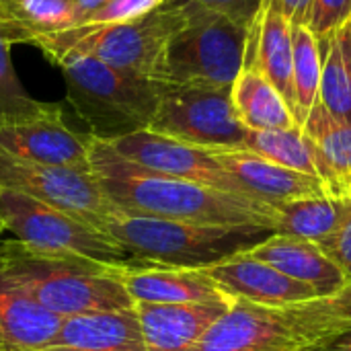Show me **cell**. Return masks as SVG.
<instances>
[{"label":"cell","mask_w":351,"mask_h":351,"mask_svg":"<svg viewBox=\"0 0 351 351\" xmlns=\"http://www.w3.org/2000/svg\"><path fill=\"white\" fill-rule=\"evenodd\" d=\"M109 0H72V6H74V23L72 27H76L84 16H88L90 12H95L97 8H101L103 4H107ZM70 27V29H72ZM68 31V29H66Z\"/></svg>","instance_id":"d590c367"},{"label":"cell","mask_w":351,"mask_h":351,"mask_svg":"<svg viewBox=\"0 0 351 351\" xmlns=\"http://www.w3.org/2000/svg\"><path fill=\"white\" fill-rule=\"evenodd\" d=\"M265 0H165L167 6H181V4H197L202 8L214 10L232 19L234 23L251 29L255 16L259 14Z\"/></svg>","instance_id":"d6a6232c"},{"label":"cell","mask_w":351,"mask_h":351,"mask_svg":"<svg viewBox=\"0 0 351 351\" xmlns=\"http://www.w3.org/2000/svg\"><path fill=\"white\" fill-rule=\"evenodd\" d=\"M222 169L255 199L271 206L329 193L323 179L274 165L249 150H212Z\"/></svg>","instance_id":"5bb4252c"},{"label":"cell","mask_w":351,"mask_h":351,"mask_svg":"<svg viewBox=\"0 0 351 351\" xmlns=\"http://www.w3.org/2000/svg\"><path fill=\"white\" fill-rule=\"evenodd\" d=\"M51 346L78 351H146L136 304L62 319Z\"/></svg>","instance_id":"ffe728a7"},{"label":"cell","mask_w":351,"mask_h":351,"mask_svg":"<svg viewBox=\"0 0 351 351\" xmlns=\"http://www.w3.org/2000/svg\"><path fill=\"white\" fill-rule=\"evenodd\" d=\"M138 261L179 267L206 269L237 253H245L263 241L271 230L257 226H222L150 216H117L107 226Z\"/></svg>","instance_id":"277c9868"},{"label":"cell","mask_w":351,"mask_h":351,"mask_svg":"<svg viewBox=\"0 0 351 351\" xmlns=\"http://www.w3.org/2000/svg\"><path fill=\"white\" fill-rule=\"evenodd\" d=\"M31 351H78V350H70V348H56V346H47V348H41V350H31Z\"/></svg>","instance_id":"74e56055"},{"label":"cell","mask_w":351,"mask_h":351,"mask_svg":"<svg viewBox=\"0 0 351 351\" xmlns=\"http://www.w3.org/2000/svg\"><path fill=\"white\" fill-rule=\"evenodd\" d=\"M278 224L276 232L286 237H296L313 243H323L337 224L339 199L337 195L325 193L315 197L292 199L276 204Z\"/></svg>","instance_id":"cb8c5ba5"},{"label":"cell","mask_w":351,"mask_h":351,"mask_svg":"<svg viewBox=\"0 0 351 351\" xmlns=\"http://www.w3.org/2000/svg\"><path fill=\"white\" fill-rule=\"evenodd\" d=\"M66 82V99L101 142L148 130L165 82L117 70L84 53H66L56 62Z\"/></svg>","instance_id":"3957f363"},{"label":"cell","mask_w":351,"mask_h":351,"mask_svg":"<svg viewBox=\"0 0 351 351\" xmlns=\"http://www.w3.org/2000/svg\"><path fill=\"white\" fill-rule=\"evenodd\" d=\"M292 311L313 331L319 343L351 329V282L329 298H317L313 302L292 306Z\"/></svg>","instance_id":"f1b7e54d"},{"label":"cell","mask_w":351,"mask_h":351,"mask_svg":"<svg viewBox=\"0 0 351 351\" xmlns=\"http://www.w3.org/2000/svg\"><path fill=\"white\" fill-rule=\"evenodd\" d=\"M56 105L37 101L25 90L10 60V43L0 35V125L39 117Z\"/></svg>","instance_id":"83f0119b"},{"label":"cell","mask_w":351,"mask_h":351,"mask_svg":"<svg viewBox=\"0 0 351 351\" xmlns=\"http://www.w3.org/2000/svg\"><path fill=\"white\" fill-rule=\"evenodd\" d=\"M0 218L4 232L33 251L82 257L128 271L148 265L103 228L16 191L0 189Z\"/></svg>","instance_id":"52a82bcc"},{"label":"cell","mask_w":351,"mask_h":351,"mask_svg":"<svg viewBox=\"0 0 351 351\" xmlns=\"http://www.w3.org/2000/svg\"><path fill=\"white\" fill-rule=\"evenodd\" d=\"M292 62V23L284 16L276 0H265L249 29L245 68L257 70L267 82H271L294 113Z\"/></svg>","instance_id":"2e32d148"},{"label":"cell","mask_w":351,"mask_h":351,"mask_svg":"<svg viewBox=\"0 0 351 351\" xmlns=\"http://www.w3.org/2000/svg\"><path fill=\"white\" fill-rule=\"evenodd\" d=\"M72 0H0V35L10 43H35L39 37L70 29Z\"/></svg>","instance_id":"603a6c76"},{"label":"cell","mask_w":351,"mask_h":351,"mask_svg":"<svg viewBox=\"0 0 351 351\" xmlns=\"http://www.w3.org/2000/svg\"><path fill=\"white\" fill-rule=\"evenodd\" d=\"M123 284L134 304H210L232 302L204 269L144 265L125 271Z\"/></svg>","instance_id":"ac0fdd59"},{"label":"cell","mask_w":351,"mask_h":351,"mask_svg":"<svg viewBox=\"0 0 351 351\" xmlns=\"http://www.w3.org/2000/svg\"><path fill=\"white\" fill-rule=\"evenodd\" d=\"M224 294L267 308H292L317 300V292L276 267L245 253H237L204 269Z\"/></svg>","instance_id":"4fadbf2b"},{"label":"cell","mask_w":351,"mask_h":351,"mask_svg":"<svg viewBox=\"0 0 351 351\" xmlns=\"http://www.w3.org/2000/svg\"><path fill=\"white\" fill-rule=\"evenodd\" d=\"M339 214L333 232L319 243L323 253L343 271L346 280L351 282V193L337 195Z\"/></svg>","instance_id":"4dcf8cb0"},{"label":"cell","mask_w":351,"mask_h":351,"mask_svg":"<svg viewBox=\"0 0 351 351\" xmlns=\"http://www.w3.org/2000/svg\"><path fill=\"white\" fill-rule=\"evenodd\" d=\"M292 47H294V119L298 125L304 123L308 111L319 99L323 49L319 39L308 31L306 25H292Z\"/></svg>","instance_id":"484cf974"},{"label":"cell","mask_w":351,"mask_h":351,"mask_svg":"<svg viewBox=\"0 0 351 351\" xmlns=\"http://www.w3.org/2000/svg\"><path fill=\"white\" fill-rule=\"evenodd\" d=\"M0 271L60 319L134 306L123 284L128 269L33 251L14 239H0Z\"/></svg>","instance_id":"7a4b0ae2"},{"label":"cell","mask_w":351,"mask_h":351,"mask_svg":"<svg viewBox=\"0 0 351 351\" xmlns=\"http://www.w3.org/2000/svg\"><path fill=\"white\" fill-rule=\"evenodd\" d=\"M319 343L292 308L234 298L191 351H311Z\"/></svg>","instance_id":"30bf717a"},{"label":"cell","mask_w":351,"mask_h":351,"mask_svg":"<svg viewBox=\"0 0 351 351\" xmlns=\"http://www.w3.org/2000/svg\"><path fill=\"white\" fill-rule=\"evenodd\" d=\"M230 99L237 117L251 132L288 130L298 125L280 90L253 68L241 70L230 86Z\"/></svg>","instance_id":"7402d4cb"},{"label":"cell","mask_w":351,"mask_h":351,"mask_svg":"<svg viewBox=\"0 0 351 351\" xmlns=\"http://www.w3.org/2000/svg\"><path fill=\"white\" fill-rule=\"evenodd\" d=\"M343 31V37H346V49H348V58H350L351 64V21L341 29Z\"/></svg>","instance_id":"8d00e7d4"},{"label":"cell","mask_w":351,"mask_h":351,"mask_svg":"<svg viewBox=\"0 0 351 351\" xmlns=\"http://www.w3.org/2000/svg\"><path fill=\"white\" fill-rule=\"evenodd\" d=\"M351 21V0H311L306 27L319 39H327Z\"/></svg>","instance_id":"1f68e13d"},{"label":"cell","mask_w":351,"mask_h":351,"mask_svg":"<svg viewBox=\"0 0 351 351\" xmlns=\"http://www.w3.org/2000/svg\"><path fill=\"white\" fill-rule=\"evenodd\" d=\"M276 2H278V6L282 8L284 16H286L292 25H306L311 0H276Z\"/></svg>","instance_id":"836d02e7"},{"label":"cell","mask_w":351,"mask_h":351,"mask_svg":"<svg viewBox=\"0 0 351 351\" xmlns=\"http://www.w3.org/2000/svg\"><path fill=\"white\" fill-rule=\"evenodd\" d=\"M319 43L323 49L319 101L329 113L351 121V64L343 31L339 29L335 35Z\"/></svg>","instance_id":"4316f807"},{"label":"cell","mask_w":351,"mask_h":351,"mask_svg":"<svg viewBox=\"0 0 351 351\" xmlns=\"http://www.w3.org/2000/svg\"><path fill=\"white\" fill-rule=\"evenodd\" d=\"M162 4L165 0H109L95 12L84 16L76 27H111V25L132 23L154 12Z\"/></svg>","instance_id":"f546056e"},{"label":"cell","mask_w":351,"mask_h":351,"mask_svg":"<svg viewBox=\"0 0 351 351\" xmlns=\"http://www.w3.org/2000/svg\"><path fill=\"white\" fill-rule=\"evenodd\" d=\"M62 319L0 271V351L41 350L53 343Z\"/></svg>","instance_id":"d6986e66"},{"label":"cell","mask_w":351,"mask_h":351,"mask_svg":"<svg viewBox=\"0 0 351 351\" xmlns=\"http://www.w3.org/2000/svg\"><path fill=\"white\" fill-rule=\"evenodd\" d=\"M185 19L171 35L158 80L230 88L247 60L249 29L197 4H181Z\"/></svg>","instance_id":"8992f818"},{"label":"cell","mask_w":351,"mask_h":351,"mask_svg":"<svg viewBox=\"0 0 351 351\" xmlns=\"http://www.w3.org/2000/svg\"><path fill=\"white\" fill-rule=\"evenodd\" d=\"M249 255L313 288L319 298H329L348 286L343 271L313 241L271 232L249 249Z\"/></svg>","instance_id":"9a60e30c"},{"label":"cell","mask_w":351,"mask_h":351,"mask_svg":"<svg viewBox=\"0 0 351 351\" xmlns=\"http://www.w3.org/2000/svg\"><path fill=\"white\" fill-rule=\"evenodd\" d=\"M0 189L16 191L41 204L78 216L99 228L121 216L93 171L25 162L0 152Z\"/></svg>","instance_id":"9c48e42d"},{"label":"cell","mask_w":351,"mask_h":351,"mask_svg":"<svg viewBox=\"0 0 351 351\" xmlns=\"http://www.w3.org/2000/svg\"><path fill=\"white\" fill-rule=\"evenodd\" d=\"M232 302L136 304L146 351H191Z\"/></svg>","instance_id":"e0dca14e"},{"label":"cell","mask_w":351,"mask_h":351,"mask_svg":"<svg viewBox=\"0 0 351 351\" xmlns=\"http://www.w3.org/2000/svg\"><path fill=\"white\" fill-rule=\"evenodd\" d=\"M152 132L206 150H243L249 130L237 117L230 88L165 84Z\"/></svg>","instance_id":"ba28073f"},{"label":"cell","mask_w":351,"mask_h":351,"mask_svg":"<svg viewBox=\"0 0 351 351\" xmlns=\"http://www.w3.org/2000/svg\"><path fill=\"white\" fill-rule=\"evenodd\" d=\"M2 234H4V224H2V218H0V239H2Z\"/></svg>","instance_id":"ab89813d"},{"label":"cell","mask_w":351,"mask_h":351,"mask_svg":"<svg viewBox=\"0 0 351 351\" xmlns=\"http://www.w3.org/2000/svg\"><path fill=\"white\" fill-rule=\"evenodd\" d=\"M0 152L25 162L93 171L90 136L68 128L60 105L39 117L0 125Z\"/></svg>","instance_id":"7c38bea8"},{"label":"cell","mask_w":351,"mask_h":351,"mask_svg":"<svg viewBox=\"0 0 351 351\" xmlns=\"http://www.w3.org/2000/svg\"><path fill=\"white\" fill-rule=\"evenodd\" d=\"M311 351H351V329H346V331L321 341Z\"/></svg>","instance_id":"e575fe53"},{"label":"cell","mask_w":351,"mask_h":351,"mask_svg":"<svg viewBox=\"0 0 351 351\" xmlns=\"http://www.w3.org/2000/svg\"><path fill=\"white\" fill-rule=\"evenodd\" d=\"M183 19V6L162 4L154 12L132 23L111 27H76L39 37L33 45L39 47L53 64L66 53H84L117 70L158 80L167 43L181 27Z\"/></svg>","instance_id":"5b68a950"},{"label":"cell","mask_w":351,"mask_h":351,"mask_svg":"<svg viewBox=\"0 0 351 351\" xmlns=\"http://www.w3.org/2000/svg\"><path fill=\"white\" fill-rule=\"evenodd\" d=\"M90 169L109 202L125 216L257 226L276 232L278 214L271 204L146 171L93 136Z\"/></svg>","instance_id":"6da1fadb"},{"label":"cell","mask_w":351,"mask_h":351,"mask_svg":"<svg viewBox=\"0 0 351 351\" xmlns=\"http://www.w3.org/2000/svg\"><path fill=\"white\" fill-rule=\"evenodd\" d=\"M107 144L119 156L146 171L251 197L241 183L222 169L212 150L185 144L152 130H140Z\"/></svg>","instance_id":"8fae6325"},{"label":"cell","mask_w":351,"mask_h":351,"mask_svg":"<svg viewBox=\"0 0 351 351\" xmlns=\"http://www.w3.org/2000/svg\"><path fill=\"white\" fill-rule=\"evenodd\" d=\"M243 150H249L274 165L321 179L319 158L300 125L288 130H249Z\"/></svg>","instance_id":"d4e9b609"},{"label":"cell","mask_w":351,"mask_h":351,"mask_svg":"<svg viewBox=\"0 0 351 351\" xmlns=\"http://www.w3.org/2000/svg\"><path fill=\"white\" fill-rule=\"evenodd\" d=\"M343 193H351V175L343 181Z\"/></svg>","instance_id":"f35d334b"},{"label":"cell","mask_w":351,"mask_h":351,"mask_svg":"<svg viewBox=\"0 0 351 351\" xmlns=\"http://www.w3.org/2000/svg\"><path fill=\"white\" fill-rule=\"evenodd\" d=\"M300 128L315 148L329 193L341 195L343 181L351 175V121L329 113L317 99Z\"/></svg>","instance_id":"44dd1931"}]
</instances>
